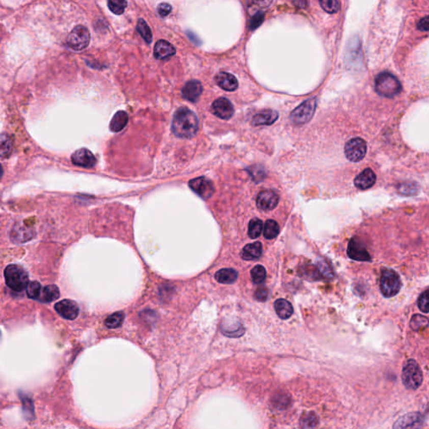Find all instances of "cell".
Wrapping results in <instances>:
<instances>
[{
    "instance_id": "6da1fadb",
    "label": "cell",
    "mask_w": 429,
    "mask_h": 429,
    "mask_svg": "<svg viewBox=\"0 0 429 429\" xmlns=\"http://www.w3.org/2000/svg\"><path fill=\"white\" fill-rule=\"evenodd\" d=\"M199 123L197 117L187 108L178 109L172 120V131L177 137L190 139L196 135Z\"/></svg>"
},
{
    "instance_id": "7a4b0ae2",
    "label": "cell",
    "mask_w": 429,
    "mask_h": 429,
    "mask_svg": "<svg viewBox=\"0 0 429 429\" xmlns=\"http://www.w3.org/2000/svg\"><path fill=\"white\" fill-rule=\"evenodd\" d=\"M376 92L384 97H393L401 92V85L396 76L384 71L380 73L375 80Z\"/></svg>"
},
{
    "instance_id": "3957f363",
    "label": "cell",
    "mask_w": 429,
    "mask_h": 429,
    "mask_svg": "<svg viewBox=\"0 0 429 429\" xmlns=\"http://www.w3.org/2000/svg\"><path fill=\"white\" fill-rule=\"evenodd\" d=\"M5 278L8 287L16 292H21L28 287V274L19 265L11 264L6 266Z\"/></svg>"
},
{
    "instance_id": "277c9868",
    "label": "cell",
    "mask_w": 429,
    "mask_h": 429,
    "mask_svg": "<svg viewBox=\"0 0 429 429\" xmlns=\"http://www.w3.org/2000/svg\"><path fill=\"white\" fill-rule=\"evenodd\" d=\"M401 288V281L396 272L392 269H384L380 280V288L382 295L386 298L394 297Z\"/></svg>"
},
{
    "instance_id": "5b68a950",
    "label": "cell",
    "mask_w": 429,
    "mask_h": 429,
    "mask_svg": "<svg viewBox=\"0 0 429 429\" xmlns=\"http://www.w3.org/2000/svg\"><path fill=\"white\" fill-rule=\"evenodd\" d=\"M422 372L419 365L414 360H409L404 364L401 380L408 389L416 390L422 385Z\"/></svg>"
},
{
    "instance_id": "8992f818",
    "label": "cell",
    "mask_w": 429,
    "mask_h": 429,
    "mask_svg": "<svg viewBox=\"0 0 429 429\" xmlns=\"http://www.w3.org/2000/svg\"><path fill=\"white\" fill-rule=\"evenodd\" d=\"M316 109V99L307 100L295 109L290 115V119L296 125H303L309 123L314 116Z\"/></svg>"
},
{
    "instance_id": "52a82bcc",
    "label": "cell",
    "mask_w": 429,
    "mask_h": 429,
    "mask_svg": "<svg viewBox=\"0 0 429 429\" xmlns=\"http://www.w3.org/2000/svg\"><path fill=\"white\" fill-rule=\"evenodd\" d=\"M367 144L361 138H354L347 142L344 147V154L352 162H360L366 157Z\"/></svg>"
},
{
    "instance_id": "ba28073f",
    "label": "cell",
    "mask_w": 429,
    "mask_h": 429,
    "mask_svg": "<svg viewBox=\"0 0 429 429\" xmlns=\"http://www.w3.org/2000/svg\"><path fill=\"white\" fill-rule=\"evenodd\" d=\"M89 31L85 26L77 25L67 36V44L75 50H83L88 47L90 42Z\"/></svg>"
},
{
    "instance_id": "9c48e42d",
    "label": "cell",
    "mask_w": 429,
    "mask_h": 429,
    "mask_svg": "<svg viewBox=\"0 0 429 429\" xmlns=\"http://www.w3.org/2000/svg\"><path fill=\"white\" fill-rule=\"evenodd\" d=\"M347 253L352 259L359 262H368L370 261V253L366 249V247L361 239L354 237L350 240Z\"/></svg>"
},
{
    "instance_id": "30bf717a",
    "label": "cell",
    "mask_w": 429,
    "mask_h": 429,
    "mask_svg": "<svg viewBox=\"0 0 429 429\" xmlns=\"http://www.w3.org/2000/svg\"><path fill=\"white\" fill-rule=\"evenodd\" d=\"M189 185L194 192H196L199 196L205 200L210 198L214 192L212 182L205 177H199L192 179L190 181Z\"/></svg>"
},
{
    "instance_id": "8fae6325",
    "label": "cell",
    "mask_w": 429,
    "mask_h": 429,
    "mask_svg": "<svg viewBox=\"0 0 429 429\" xmlns=\"http://www.w3.org/2000/svg\"><path fill=\"white\" fill-rule=\"evenodd\" d=\"M56 311L64 318L73 320L79 314V306L76 302L71 300H63L55 305Z\"/></svg>"
},
{
    "instance_id": "7c38bea8",
    "label": "cell",
    "mask_w": 429,
    "mask_h": 429,
    "mask_svg": "<svg viewBox=\"0 0 429 429\" xmlns=\"http://www.w3.org/2000/svg\"><path fill=\"white\" fill-rule=\"evenodd\" d=\"M211 111L213 114L218 118L228 120L233 116L234 108L228 99L225 97H221L213 102Z\"/></svg>"
},
{
    "instance_id": "4fadbf2b",
    "label": "cell",
    "mask_w": 429,
    "mask_h": 429,
    "mask_svg": "<svg viewBox=\"0 0 429 429\" xmlns=\"http://www.w3.org/2000/svg\"><path fill=\"white\" fill-rule=\"evenodd\" d=\"M278 201H279L278 196L274 191H270V190L263 191L260 192L257 196V207L259 208L260 210H265V211L274 210V208L278 205Z\"/></svg>"
},
{
    "instance_id": "5bb4252c",
    "label": "cell",
    "mask_w": 429,
    "mask_h": 429,
    "mask_svg": "<svg viewBox=\"0 0 429 429\" xmlns=\"http://www.w3.org/2000/svg\"><path fill=\"white\" fill-rule=\"evenodd\" d=\"M71 161L72 163L77 166L83 168L94 167L97 164V158L93 155L92 152L87 149H81L76 150L71 155Z\"/></svg>"
},
{
    "instance_id": "9a60e30c",
    "label": "cell",
    "mask_w": 429,
    "mask_h": 429,
    "mask_svg": "<svg viewBox=\"0 0 429 429\" xmlns=\"http://www.w3.org/2000/svg\"><path fill=\"white\" fill-rule=\"evenodd\" d=\"M34 236H35V231L33 229L22 223L14 225L10 234L11 240L14 243H25L27 240L33 238Z\"/></svg>"
},
{
    "instance_id": "2e32d148",
    "label": "cell",
    "mask_w": 429,
    "mask_h": 429,
    "mask_svg": "<svg viewBox=\"0 0 429 429\" xmlns=\"http://www.w3.org/2000/svg\"><path fill=\"white\" fill-rule=\"evenodd\" d=\"M377 176L372 170L366 169L361 174H359L355 179V185L356 188L361 191L370 189L375 184Z\"/></svg>"
},
{
    "instance_id": "e0dca14e",
    "label": "cell",
    "mask_w": 429,
    "mask_h": 429,
    "mask_svg": "<svg viewBox=\"0 0 429 429\" xmlns=\"http://www.w3.org/2000/svg\"><path fill=\"white\" fill-rule=\"evenodd\" d=\"M202 91V85L200 82L196 80L190 81L182 90V95L184 99L196 102L199 99V97H201Z\"/></svg>"
},
{
    "instance_id": "ac0fdd59",
    "label": "cell",
    "mask_w": 429,
    "mask_h": 429,
    "mask_svg": "<svg viewBox=\"0 0 429 429\" xmlns=\"http://www.w3.org/2000/svg\"><path fill=\"white\" fill-rule=\"evenodd\" d=\"M216 82L220 88L227 92H233L238 88V82L236 78L227 72H220L216 76Z\"/></svg>"
},
{
    "instance_id": "d6986e66",
    "label": "cell",
    "mask_w": 429,
    "mask_h": 429,
    "mask_svg": "<svg viewBox=\"0 0 429 429\" xmlns=\"http://www.w3.org/2000/svg\"><path fill=\"white\" fill-rule=\"evenodd\" d=\"M153 54L156 59H167L175 54V49L170 43L166 40H160L156 43Z\"/></svg>"
},
{
    "instance_id": "ffe728a7",
    "label": "cell",
    "mask_w": 429,
    "mask_h": 429,
    "mask_svg": "<svg viewBox=\"0 0 429 429\" xmlns=\"http://www.w3.org/2000/svg\"><path fill=\"white\" fill-rule=\"evenodd\" d=\"M422 415L417 413H409L401 417L394 425L396 428H408V427H419L422 424Z\"/></svg>"
},
{
    "instance_id": "44dd1931",
    "label": "cell",
    "mask_w": 429,
    "mask_h": 429,
    "mask_svg": "<svg viewBox=\"0 0 429 429\" xmlns=\"http://www.w3.org/2000/svg\"><path fill=\"white\" fill-rule=\"evenodd\" d=\"M278 118V114L274 110H266L254 116L252 123L253 126L272 125Z\"/></svg>"
},
{
    "instance_id": "7402d4cb",
    "label": "cell",
    "mask_w": 429,
    "mask_h": 429,
    "mask_svg": "<svg viewBox=\"0 0 429 429\" xmlns=\"http://www.w3.org/2000/svg\"><path fill=\"white\" fill-rule=\"evenodd\" d=\"M262 243H254L248 244L244 247L240 253V256L243 257V259L252 261V260L258 259L262 256Z\"/></svg>"
},
{
    "instance_id": "603a6c76",
    "label": "cell",
    "mask_w": 429,
    "mask_h": 429,
    "mask_svg": "<svg viewBox=\"0 0 429 429\" xmlns=\"http://www.w3.org/2000/svg\"><path fill=\"white\" fill-rule=\"evenodd\" d=\"M274 308L278 317L282 319H288L293 313L292 304L288 302V300L283 299L277 300L274 304Z\"/></svg>"
},
{
    "instance_id": "cb8c5ba5",
    "label": "cell",
    "mask_w": 429,
    "mask_h": 429,
    "mask_svg": "<svg viewBox=\"0 0 429 429\" xmlns=\"http://www.w3.org/2000/svg\"><path fill=\"white\" fill-rule=\"evenodd\" d=\"M237 278H238L237 272L232 269H221L214 275V278L218 283H224V284H231L235 283Z\"/></svg>"
},
{
    "instance_id": "d4e9b609",
    "label": "cell",
    "mask_w": 429,
    "mask_h": 429,
    "mask_svg": "<svg viewBox=\"0 0 429 429\" xmlns=\"http://www.w3.org/2000/svg\"><path fill=\"white\" fill-rule=\"evenodd\" d=\"M128 122V116L124 111H118L110 123V129L112 132H120L126 127Z\"/></svg>"
},
{
    "instance_id": "484cf974",
    "label": "cell",
    "mask_w": 429,
    "mask_h": 429,
    "mask_svg": "<svg viewBox=\"0 0 429 429\" xmlns=\"http://www.w3.org/2000/svg\"><path fill=\"white\" fill-rule=\"evenodd\" d=\"M59 297L60 291L58 287L55 284H50L42 288L38 300H40L41 302L50 303L58 300Z\"/></svg>"
},
{
    "instance_id": "4316f807",
    "label": "cell",
    "mask_w": 429,
    "mask_h": 429,
    "mask_svg": "<svg viewBox=\"0 0 429 429\" xmlns=\"http://www.w3.org/2000/svg\"><path fill=\"white\" fill-rule=\"evenodd\" d=\"M125 315L123 312H116L114 314L109 315L105 320V325L109 329H117L123 325Z\"/></svg>"
},
{
    "instance_id": "83f0119b",
    "label": "cell",
    "mask_w": 429,
    "mask_h": 429,
    "mask_svg": "<svg viewBox=\"0 0 429 429\" xmlns=\"http://www.w3.org/2000/svg\"><path fill=\"white\" fill-rule=\"evenodd\" d=\"M279 233V227L278 224L274 220H269L266 221L264 226V231H263V235H264L265 238L271 240L274 239L278 236Z\"/></svg>"
},
{
    "instance_id": "f1b7e54d",
    "label": "cell",
    "mask_w": 429,
    "mask_h": 429,
    "mask_svg": "<svg viewBox=\"0 0 429 429\" xmlns=\"http://www.w3.org/2000/svg\"><path fill=\"white\" fill-rule=\"evenodd\" d=\"M262 227H263V223L262 221L257 218L251 221L249 223V227H248V236L252 239H256L260 236L262 231Z\"/></svg>"
},
{
    "instance_id": "f546056e",
    "label": "cell",
    "mask_w": 429,
    "mask_h": 429,
    "mask_svg": "<svg viewBox=\"0 0 429 429\" xmlns=\"http://www.w3.org/2000/svg\"><path fill=\"white\" fill-rule=\"evenodd\" d=\"M137 31L140 34V36L143 37L147 43H151L153 40V36H152L151 30L149 28V25L147 24L146 22L144 21V19H140L138 21Z\"/></svg>"
},
{
    "instance_id": "4dcf8cb0",
    "label": "cell",
    "mask_w": 429,
    "mask_h": 429,
    "mask_svg": "<svg viewBox=\"0 0 429 429\" xmlns=\"http://www.w3.org/2000/svg\"><path fill=\"white\" fill-rule=\"evenodd\" d=\"M266 269L262 265L255 266L253 270L251 271L252 279H253V283H256V284L263 283L266 279Z\"/></svg>"
},
{
    "instance_id": "1f68e13d",
    "label": "cell",
    "mask_w": 429,
    "mask_h": 429,
    "mask_svg": "<svg viewBox=\"0 0 429 429\" xmlns=\"http://www.w3.org/2000/svg\"><path fill=\"white\" fill-rule=\"evenodd\" d=\"M108 5L111 12L119 15V14H123L125 11L127 3L126 0H109Z\"/></svg>"
},
{
    "instance_id": "d6a6232c",
    "label": "cell",
    "mask_w": 429,
    "mask_h": 429,
    "mask_svg": "<svg viewBox=\"0 0 429 429\" xmlns=\"http://www.w3.org/2000/svg\"><path fill=\"white\" fill-rule=\"evenodd\" d=\"M12 141L10 138L5 133L1 136V157L6 158L12 153Z\"/></svg>"
},
{
    "instance_id": "836d02e7",
    "label": "cell",
    "mask_w": 429,
    "mask_h": 429,
    "mask_svg": "<svg viewBox=\"0 0 429 429\" xmlns=\"http://www.w3.org/2000/svg\"><path fill=\"white\" fill-rule=\"evenodd\" d=\"M321 7L329 14H335L340 10L339 0H318Z\"/></svg>"
},
{
    "instance_id": "e575fe53",
    "label": "cell",
    "mask_w": 429,
    "mask_h": 429,
    "mask_svg": "<svg viewBox=\"0 0 429 429\" xmlns=\"http://www.w3.org/2000/svg\"><path fill=\"white\" fill-rule=\"evenodd\" d=\"M41 291H42V288H41L40 283H38L37 281H35V282H31V283H29L26 292H27L29 298L33 299V300H39Z\"/></svg>"
},
{
    "instance_id": "d590c367",
    "label": "cell",
    "mask_w": 429,
    "mask_h": 429,
    "mask_svg": "<svg viewBox=\"0 0 429 429\" xmlns=\"http://www.w3.org/2000/svg\"><path fill=\"white\" fill-rule=\"evenodd\" d=\"M222 330L225 335L231 337H238L244 333V329L240 324L236 325V326H222Z\"/></svg>"
},
{
    "instance_id": "8d00e7d4",
    "label": "cell",
    "mask_w": 429,
    "mask_h": 429,
    "mask_svg": "<svg viewBox=\"0 0 429 429\" xmlns=\"http://www.w3.org/2000/svg\"><path fill=\"white\" fill-rule=\"evenodd\" d=\"M417 306L423 313H429V288L420 295L417 300Z\"/></svg>"
},
{
    "instance_id": "74e56055",
    "label": "cell",
    "mask_w": 429,
    "mask_h": 429,
    "mask_svg": "<svg viewBox=\"0 0 429 429\" xmlns=\"http://www.w3.org/2000/svg\"><path fill=\"white\" fill-rule=\"evenodd\" d=\"M428 325V320L426 317L417 314V315L413 316L411 320V327L413 330H419L420 328H424L427 327Z\"/></svg>"
},
{
    "instance_id": "f35d334b",
    "label": "cell",
    "mask_w": 429,
    "mask_h": 429,
    "mask_svg": "<svg viewBox=\"0 0 429 429\" xmlns=\"http://www.w3.org/2000/svg\"><path fill=\"white\" fill-rule=\"evenodd\" d=\"M317 423L318 419L314 413H308L301 418V425L303 427H314Z\"/></svg>"
},
{
    "instance_id": "ab89813d",
    "label": "cell",
    "mask_w": 429,
    "mask_h": 429,
    "mask_svg": "<svg viewBox=\"0 0 429 429\" xmlns=\"http://www.w3.org/2000/svg\"><path fill=\"white\" fill-rule=\"evenodd\" d=\"M255 298L258 301L265 302L267 300V298H269V290H267V288H265V287H260V288H257L256 292H255Z\"/></svg>"
},
{
    "instance_id": "60d3db41",
    "label": "cell",
    "mask_w": 429,
    "mask_h": 429,
    "mask_svg": "<svg viewBox=\"0 0 429 429\" xmlns=\"http://www.w3.org/2000/svg\"><path fill=\"white\" fill-rule=\"evenodd\" d=\"M157 10H158V14H159L160 16L165 17L168 16V15L171 13V11H172V7H171V5H169V4L163 3V4H160V5H158Z\"/></svg>"
},
{
    "instance_id": "b9f144b4",
    "label": "cell",
    "mask_w": 429,
    "mask_h": 429,
    "mask_svg": "<svg viewBox=\"0 0 429 429\" xmlns=\"http://www.w3.org/2000/svg\"><path fill=\"white\" fill-rule=\"evenodd\" d=\"M263 19H264L263 14L262 13H257L256 15L253 16V19L251 20V29L254 30V29L257 28L260 24H262Z\"/></svg>"
},
{
    "instance_id": "7bdbcfd3",
    "label": "cell",
    "mask_w": 429,
    "mask_h": 429,
    "mask_svg": "<svg viewBox=\"0 0 429 429\" xmlns=\"http://www.w3.org/2000/svg\"><path fill=\"white\" fill-rule=\"evenodd\" d=\"M417 27L420 31H429V16L425 17L421 19L419 23L417 24Z\"/></svg>"
}]
</instances>
